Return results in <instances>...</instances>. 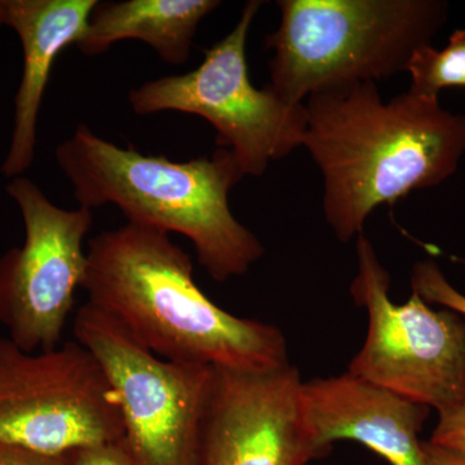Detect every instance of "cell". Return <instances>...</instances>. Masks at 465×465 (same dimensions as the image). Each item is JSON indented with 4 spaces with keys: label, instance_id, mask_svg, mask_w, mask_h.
<instances>
[{
    "label": "cell",
    "instance_id": "cell-1",
    "mask_svg": "<svg viewBox=\"0 0 465 465\" xmlns=\"http://www.w3.org/2000/svg\"><path fill=\"white\" fill-rule=\"evenodd\" d=\"M304 109L302 148L322 174L324 219L341 242L362 234L376 208L445 183L465 155V114L410 90L384 101L378 84L342 85Z\"/></svg>",
    "mask_w": 465,
    "mask_h": 465
},
{
    "label": "cell",
    "instance_id": "cell-2",
    "mask_svg": "<svg viewBox=\"0 0 465 465\" xmlns=\"http://www.w3.org/2000/svg\"><path fill=\"white\" fill-rule=\"evenodd\" d=\"M82 289L159 358L266 372L290 365L283 332L215 304L194 280L191 256L170 234L125 223L88 241Z\"/></svg>",
    "mask_w": 465,
    "mask_h": 465
},
{
    "label": "cell",
    "instance_id": "cell-3",
    "mask_svg": "<svg viewBox=\"0 0 465 465\" xmlns=\"http://www.w3.org/2000/svg\"><path fill=\"white\" fill-rule=\"evenodd\" d=\"M56 162L79 206L94 211L114 204L127 223L183 235L216 282L249 273L264 256L262 242L229 204L232 189L244 177L229 149L176 162L121 148L79 124L57 146Z\"/></svg>",
    "mask_w": 465,
    "mask_h": 465
},
{
    "label": "cell",
    "instance_id": "cell-4",
    "mask_svg": "<svg viewBox=\"0 0 465 465\" xmlns=\"http://www.w3.org/2000/svg\"><path fill=\"white\" fill-rule=\"evenodd\" d=\"M281 21L266 36L272 88L302 105L342 85L378 84L406 72L433 45L449 18L443 0H280Z\"/></svg>",
    "mask_w": 465,
    "mask_h": 465
},
{
    "label": "cell",
    "instance_id": "cell-5",
    "mask_svg": "<svg viewBox=\"0 0 465 465\" xmlns=\"http://www.w3.org/2000/svg\"><path fill=\"white\" fill-rule=\"evenodd\" d=\"M262 5L250 0L234 29L204 51L200 66L145 82L128 94L136 114L180 112L206 119L216 145L231 150L244 176L255 177L302 148L307 124L304 104L293 105L269 85L251 82L247 39Z\"/></svg>",
    "mask_w": 465,
    "mask_h": 465
},
{
    "label": "cell",
    "instance_id": "cell-6",
    "mask_svg": "<svg viewBox=\"0 0 465 465\" xmlns=\"http://www.w3.org/2000/svg\"><path fill=\"white\" fill-rule=\"evenodd\" d=\"M356 251L351 295L369 326L349 374L437 412L457 405L465 399V318L415 292L403 304L391 302L390 272L363 232Z\"/></svg>",
    "mask_w": 465,
    "mask_h": 465
},
{
    "label": "cell",
    "instance_id": "cell-7",
    "mask_svg": "<svg viewBox=\"0 0 465 465\" xmlns=\"http://www.w3.org/2000/svg\"><path fill=\"white\" fill-rule=\"evenodd\" d=\"M74 336L118 394L130 465H198L213 367L159 358L85 302Z\"/></svg>",
    "mask_w": 465,
    "mask_h": 465
},
{
    "label": "cell",
    "instance_id": "cell-8",
    "mask_svg": "<svg viewBox=\"0 0 465 465\" xmlns=\"http://www.w3.org/2000/svg\"><path fill=\"white\" fill-rule=\"evenodd\" d=\"M122 437L118 394L88 349L74 341L30 353L0 336L2 442L65 454Z\"/></svg>",
    "mask_w": 465,
    "mask_h": 465
},
{
    "label": "cell",
    "instance_id": "cell-9",
    "mask_svg": "<svg viewBox=\"0 0 465 465\" xmlns=\"http://www.w3.org/2000/svg\"><path fill=\"white\" fill-rule=\"evenodd\" d=\"M7 193L20 208L25 240L0 256V323L23 351H50L61 345L84 283L94 211L58 207L26 177H15Z\"/></svg>",
    "mask_w": 465,
    "mask_h": 465
},
{
    "label": "cell",
    "instance_id": "cell-10",
    "mask_svg": "<svg viewBox=\"0 0 465 465\" xmlns=\"http://www.w3.org/2000/svg\"><path fill=\"white\" fill-rule=\"evenodd\" d=\"M295 366L273 371L213 369L198 465H309L322 457Z\"/></svg>",
    "mask_w": 465,
    "mask_h": 465
},
{
    "label": "cell",
    "instance_id": "cell-11",
    "mask_svg": "<svg viewBox=\"0 0 465 465\" xmlns=\"http://www.w3.org/2000/svg\"><path fill=\"white\" fill-rule=\"evenodd\" d=\"M305 418L323 454L336 440L362 443L391 465H428L423 430L430 409L349 374L302 381Z\"/></svg>",
    "mask_w": 465,
    "mask_h": 465
},
{
    "label": "cell",
    "instance_id": "cell-12",
    "mask_svg": "<svg viewBox=\"0 0 465 465\" xmlns=\"http://www.w3.org/2000/svg\"><path fill=\"white\" fill-rule=\"evenodd\" d=\"M97 0H0V27L17 34L24 54L15 97V125L2 173L18 177L32 166L36 124L54 61L79 42Z\"/></svg>",
    "mask_w": 465,
    "mask_h": 465
},
{
    "label": "cell",
    "instance_id": "cell-13",
    "mask_svg": "<svg viewBox=\"0 0 465 465\" xmlns=\"http://www.w3.org/2000/svg\"><path fill=\"white\" fill-rule=\"evenodd\" d=\"M220 5L217 0H97L75 47L92 57L134 39L146 43L166 63L183 65L201 21Z\"/></svg>",
    "mask_w": 465,
    "mask_h": 465
},
{
    "label": "cell",
    "instance_id": "cell-14",
    "mask_svg": "<svg viewBox=\"0 0 465 465\" xmlns=\"http://www.w3.org/2000/svg\"><path fill=\"white\" fill-rule=\"evenodd\" d=\"M406 73L409 90L428 99H439L446 88H465V29L452 33L442 50L428 45L416 52Z\"/></svg>",
    "mask_w": 465,
    "mask_h": 465
},
{
    "label": "cell",
    "instance_id": "cell-15",
    "mask_svg": "<svg viewBox=\"0 0 465 465\" xmlns=\"http://www.w3.org/2000/svg\"><path fill=\"white\" fill-rule=\"evenodd\" d=\"M411 291L428 304L440 305L465 318L464 293L450 282L434 260H421L412 266Z\"/></svg>",
    "mask_w": 465,
    "mask_h": 465
},
{
    "label": "cell",
    "instance_id": "cell-16",
    "mask_svg": "<svg viewBox=\"0 0 465 465\" xmlns=\"http://www.w3.org/2000/svg\"><path fill=\"white\" fill-rule=\"evenodd\" d=\"M437 414L439 421L430 436V442L465 452V399Z\"/></svg>",
    "mask_w": 465,
    "mask_h": 465
},
{
    "label": "cell",
    "instance_id": "cell-17",
    "mask_svg": "<svg viewBox=\"0 0 465 465\" xmlns=\"http://www.w3.org/2000/svg\"><path fill=\"white\" fill-rule=\"evenodd\" d=\"M73 452L45 454L0 440V465H72Z\"/></svg>",
    "mask_w": 465,
    "mask_h": 465
},
{
    "label": "cell",
    "instance_id": "cell-18",
    "mask_svg": "<svg viewBox=\"0 0 465 465\" xmlns=\"http://www.w3.org/2000/svg\"><path fill=\"white\" fill-rule=\"evenodd\" d=\"M72 465H130V460L121 442H110L75 450Z\"/></svg>",
    "mask_w": 465,
    "mask_h": 465
},
{
    "label": "cell",
    "instance_id": "cell-19",
    "mask_svg": "<svg viewBox=\"0 0 465 465\" xmlns=\"http://www.w3.org/2000/svg\"><path fill=\"white\" fill-rule=\"evenodd\" d=\"M423 451L428 465H465V452L443 448L430 440H423Z\"/></svg>",
    "mask_w": 465,
    "mask_h": 465
}]
</instances>
